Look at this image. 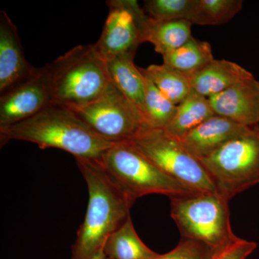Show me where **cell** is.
Returning a JSON list of instances; mask_svg holds the SVG:
<instances>
[{"mask_svg":"<svg viewBox=\"0 0 259 259\" xmlns=\"http://www.w3.org/2000/svg\"><path fill=\"white\" fill-rule=\"evenodd\" d=\"M76 161L88 185L89 201L86 215L72 246L71 259H92L131 217L133 204L100 162L79 158Z\"/></svg>","mask_w":259,"mask_h":259,"instance_id":"7a4b0ae2","label":"cell"},{"mask_svg":"<svg viewBox=\"0 0 259 259\" xmlns=\"http://www.w3.org/2000/svg\"><path fill=\"white\" fill-rule=\"evenodd\" d=\"M214 114L245 126L259 124V81L254 76L209 97Z\"/></svg>","mask_w":259,"mask_h":259,"instance_id":"8fae6325","label":"cell"},{"mask_svg":"<svg viewBox=\"0 0 259 259\" xmlns=\"http://www.w3.org/2000/svg\"><path fill=\"white\" fill-rule=\"evenodd\" d=\"M216 192L228 201L259 184V124L230 141L208 157L199 160Z\"/></svg>","mask_w":259,"mask_h":259,"instance_id":"8992f818","label":"cell"},{"mask_svg":"<svg viewBox=\"0 0 259 259\" xmlns=\"http://www.w3.org/2000/svg\"><path fill=\"white\" fill-rule=\"evenodd\" d=\"M98 161L133 204L148 194H163L171 199L202 193L168 176L127 141L112 144Z\"/></svg>","mask_w":259,"mask_h":259,"instance_id":"277c9868","label":"cell"},{"mask_svg":"<svg viewBox=\"0 0 259 259\" xmlns=\"http://www.w3.org/2000/svg\"><path fill=\"white\" fill-rule=\"evenodd\" d=\"M52 104L47 66L0 95V127L13 125L36 115Z\"/></svg>","mask_w":259,"mask_h":259,"instance_id":"30bf717a","label":"cell"},{"mask_svg":"<svg viewBox=\"0 0 259 259\" xmlns=\"http://www.w3.org/2000/svg\"><path fill=\"white\" fill-rule=\"evenodd\" d=\"M67 107L94 133L112 144L133 139L145 123L139 107L112 81L95 101Z\"/></svg>","mask_w":259,"mask_h":259,"instance_id":"ba28073f","label":"cell"},{"mask_svg":"<svg viewBox=\"0 0 259 259\" xmlns=\"http://www.w3.org/2000/svg\"><path fill=\"white\" fill-rule=\"evenodd\" d=\"M187 76L192 90L209 98L253 75L233 61L214 59L202 69Z\"/></svg>","mask_w":259,"mask_h":259,"instance_id":"5bb4252c","label":"cell"},{"mask_svg":"<svg viewBox=\"0 0 259 259\" xmlns=\"http://www.w3.org/2000/svg\"><path fill=\"white\" fill-rule=\"evenodd\" d=\"M127 141L161 171L191 190L217 193L201 161L164 130L153 128L144 123L139 133Z\"/></svg>","mask_w":259,"mask_h":259,"instance_id":"52a82bcc","label":"cell"},{"mask_svg":"<svg viewBox=\"0 0 259 259\" xmlns=\"http://www.w3.org/2000/svg\"><path fill=\"white\" fill-rule=\"evenodd\" d=\"M104 251L109 259H152L158 255L139 238L131 217L109 237Z\"/></svg>","mask_w":259,"mask_h":259,"instance_id":"d6986e66","label":"cell"},{"mask_svg":"<svg viewBox=\"0 0 259 259\" xmlns=\"http://www.w3.org/2000/svg\"><path fill=\"white\" fill-rule=\"evenodd\" d=\"M163 64L186 74L202 69L214 60L212 47L207 41L192 37L183 46L163 56Z\"/></svg>","mask_w":259,"mask_h":259,"instance_id":"44dd1931","label":"cell"},{"mask_svg":"<svg viewBox=\"0 0 259 259\" xmlns=\"http://www.w3.org/2000/svg\"><path fill=\"white\" fill-rule=\"evenodd\" d=\"M199 3L211 25L228 23L243 8L242 0H199Z\"/></svg>","mask_w":259,"mask_h":259,"instance_id":"603a6c76","label":"cell"},{"mask_svg":"<svg viewBox=\"0 0 259 259\" xmlns=\"http://www.w3.org/2000/svg\"><path fill=\"white\" fill-rule=\"evenodd\" d=\"M216 250L201 242L182 238L173 250L152 259H213Z\"/></svg>","mask_w":259,"mask_h":259,"instance_id":"cb8c5ba5","label":"cell"},{"mask_svg":"<svg viewBox=\"0 0 259 259\" xmlns=\"http://www.w3.org/2000/svg\"><path fill=\"white\" fill-rule=\"evenodd\" d=\"M27 141L41 149L58 148L75 158L100 161L112 143L94 133L69 107L51 104L21 122L0 127V141Z\"/></svg>","mask_w":259,"mask_h":259,"instance_id":"6da1fadb","label":"cell"},{"mask_svg":"<svg viewBox=\"0 0 259 259\" xmlns=\"http://www.w3.org/2000/svg\"><path fill=\"white\" fill-rule=\"evenodd\" d=\"M27 61L18 29L6 12L0 11V95L33 74Z\"/></svg>","mask_w":259,"mask_h":259,"instance_id":"7c38bea8","label":"cell"},{"mask_svg":"<svg viewBox=\"0 0 259 259\" xmlns=\"http://www.w3.org/2000/svg\"><path fill=\"white\" fill-rule=\"evenodd\" d=\"M229 201L218 193H196L171 198V215L184 239L213 249L236 238L232 231Z\"/></svg>","mask_w":259,"mask_h":259,"instance_id":"5b68a950","label":"cell"},{"mask_svg":"<svg viewBox=\"0 0 259 259\" xmlns=\"http://www.w3.org/2000/svg\"><path fill=\"white\" fill-rule=\"evenodd\" d=\"M52 104L82 106L95 101L111 80L94 44L80 45L47 65Z\"/></svg>","mask_w":259,"mask_h":259,"instance_id":"3957f363","label":"cell"},{"mask_svg":"<svg viewBox=\"0 0 259 259\" xmlns=\"http://www.w3.org/2000/svg\"><path fill=\"white\" fill-rule=\"evenodd\" d=\"M145 13L156 20H187L199 25H211L199 0H146Z\"/></svg>","mask_w":259,"mask_h":259,"instance_id":"ac0fdd59","label":"cell"},{"mask_svg":"<svg viewBox=\"0 0 259 259\" xmlns=\"http://www.w3.org/2000/svg\"><path fill=\"white\" fill-rule=\"evenodd\" d=\"M257 246L255 242L236 237L231 243L216 250L213 259H246Z\"/></svg>","mask_w":259,"mask_h":259,"instance_id":"d4e9b609","label":"cell"},{"mask_svg":"<svg viewBox=\"0 0 259 259\" xmlns=\"http://www.w3.org/2000/svg\"><path fill=\"white\" fill-rule=\"evenodd\" d=\"M109 259V258H108Z\"/></svg>","mask_w":259,"mask_h":259,"instance_id":"4316f807","label":"cell"},{"mask_svg":"<svg viewBox=\"0 0 259 259\" xmlns=\"http://www.w3.org/2000/svg\"><path fill=\"white\" fill-rule=\"evenodd\" d=\"M250 127L215 115L192 130L180 141L188 152L201 160L211 156L230 141L243 136Z\"/></svg>","mask_w":259,"mask_h":259,"instance_id":"4fadbf2b","label":"cell"},{"mask_svg":"<svg viewBox=\"0 0 259 259\" xmlns=\"http://www.w3.org/2000/svg\"><path fill=\"white\" fill-rule=\"evenodd\" d=\"M144 77L146 97L142 115L145 124L153 128L165 129L175 115L177 105L165 97L151 80Z\"/></svg>","mask_w":259,"mask_h":259,"instance_id":"7402d4cb","label":"cell"},{"mask_svg":"<svg viewBox=\"0 0 259 259\" xmlns=\"http://www.w3.org/2000/svg\"><path fill=\"white\" fill-rule=\"evenodd\" d=\"M215 115L207 97L192 90L185 100L177 105V110L165 131L177 140L195 128L209 117Z\"/></svg>","mask_w":259,"mask_h":259,"instance_id":"e0dca14e","label":"cell"},{"mask_svg":"<svg viewBox=\"0 0 259 259\" xmlns=\"http://www.w3.org/2000/svg\"><path fill=\"white\" fill-rule=\"evenodd\" d=\"M92 259H108L106 254H105V251H104V246L97 252L96 254L94 255Z\"/></svg>","mask_w":259,"mask_h":259,"instance_id":"484cf974","label":"cell"},{"mask_svg":"<svg viewBox=\"0 0 259 259\" xmlns=\"http://www.w3.org/2000/svg\"><path fill=\"white\" fill-rule=\"evenodd\" d=\"M139 69L175 105L180 104L192 92L187 74L168 65L152 64Z\"/></svg>","mask_w":259,"mask_h":259,"instance_id":"ffe728a7","label":"cell"},{"mask_svg":"<svg viewBox=\"0 0 259 259\" xmlns=\"http://www.w3.org/2000/svg\"><path fill=\"white\" fill-rule=\"evenodd\" d=\"M187 20H156L148 16L143 40L151 42L162 56L183 46L192 37V25Z\"/></svg>","mask_w":259,"mask_h":259,"instance_id":"2e32d148","label":"cell"},{"mask_svg":"<svg viewBox=\"0 0 259 259\" xmlns=\"http://www.w3.org/2000/svg\"><path fill=\"white\" fill-rule=\"evenodd\" d=\"M136 52L127 53L106 61L110 80L143 114L146 97V81L134 64Z\"/></svg>","mask_w":259,"mask_h":259,"instance_id":"9a60e30c","label":"cell"},{"mask_svg":"<svg viewBox=\"0 0 259 259\" xmlns=\"http://www.w3.org/2000/svg\"><path fill=\"white\" fill-rule=\"evenodd\" d=\"M106 3L109 14L94 47L99 55L108 61L136 52L140 44L144 42L143 33L148 15L134 0H111Z\"/></svg>","mask_w":259,"mask_h":259,"instance_id":"9c48e42d","label":"cell"}]
</instances>
